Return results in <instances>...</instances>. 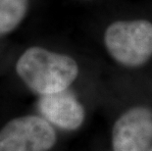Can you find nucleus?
<instances>
[{"mask_svg": "<svg viewBox=\"0 0 152 151\" xmlns=\"http://www.w3.org/2000/svg\"><path fill=\"white\" fill-rule=\"evenodd\" d=\"M39 109L48 121L65 130H76L85 118L83 106L65 90L43 95L39 101Z\"/></svg>", "mask_w": 152, "mask_h": 151, "instance_id": "39448f33", "label": "nucleus"}, {"mask_svg": "<svg viewBox=\"0 0 152 151\" xmlns=\"http://www.w3.org/2000/svg\"><path fill=\"white\" fill-rule=\"evenodd\" d=\"M114 151H148L152 146V113L135 107L118 119L113 128Z\"/></svg>", "mask_w": 152, "mask_h": 151, "instance_id": "20e7f679", "label": "nucleus"}, {"mask_svg": "<svg viewBox=\"0 0 152 151\" xmlns=\"http://www.w3.org/2000/svg\"><path fill=\"white\" fill-rule=\"evenodd\" d=\"M104 42L118 63L140 66L152 56V23L146 20L115 22L106 30Z\"/></svg>", "mask_w": 152, "mask_h": 151, "instance_id": "f03ea898", "label": "nucleus"}, {"mask_svg": "<svg viewBox=\"0 0 152 151\" xmlns=\"http://www.w3.org/2000/svg\"><path fill=\"white\" fill-rule=\"evenodd\" d=\"M148 151H152V146L150 147V149H149V150H148Z\"/></svg>", "mask_w": 152, "mask_h": 151, "instance_id": "0eeeda50", "label": "nucleus"}, {"mask_svg": "<svg viewBox=\"0 0 152 151\" xmlns=\"http://www.w3.org/2000/svg\"><path fill=\"white\" fill-rule=\"evenodd\" d=\"M55 141L52 127L37 116L14 119L0 131V151H47Z\"/></svg>", "mask_w": 152, "mask_h": 151, "instance_id": "7ed1b4c3", "label": "nucleus"}, {"mask_svg": "<svg viewBox=\"0 0 152 151\" xmlns=\"http://www.w3.org/2000/svg\"><path fill=\"white\" fill-rule=\"evenodd\" d=\"M16 69L31 90L42 95L66 90L79 74L77 64L71 57L37 46L25 51Z\"/></svg>", "mask_w": 152, "mask_h": 151, "instance_id": "f257e3e1", "label": "nucleus"}, {"mask_svg": "<svg viewBox=\"0 0 152 151\" xmlns=\"http://www.w3.org/2000/svg\"><path fill=\"white\" fill-rule=\"evenodd\" d=\"M28 0H0V35L17 28L28 11Z\"/></svg>", "mask_w": 152, "mask_h": 151, "instance_id": "423d86ee", "label": "nucleus"}]
</instances>
